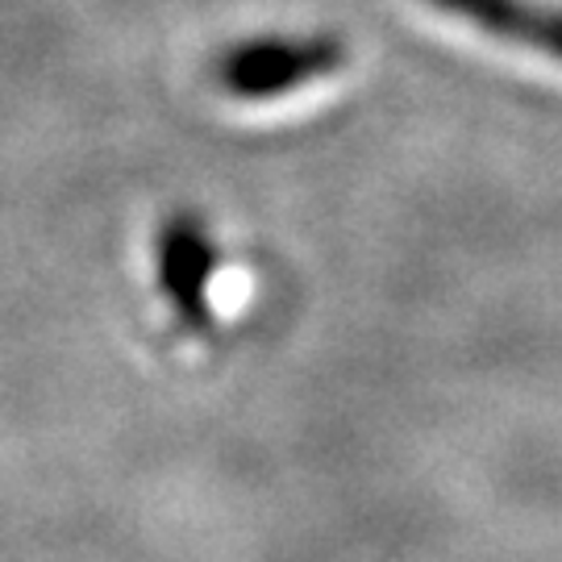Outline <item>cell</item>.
Wrapping results in <instances>:
<instances>
[{
    "mask_svg": "<svg viewBox=\"0 0 562 562\" xmlns=\"http://www.w3.org/2000/svg\"><path fill=\"white\" fill-rule=\"evenodd\" d=\"M350 46L338 34H255L213 59V83L234 101H280L338 76Z\"/></svg>",
    "mask_w": 562,
    "mask_h": 562,
    "instance_id": "1",
    "label": "cell"
},
{
    "mask_svg": "<svg viewBox=\"0 0 562 562\" xmlns=\"http://www.w3.org/2000/svg\"><path fill=\"white\" fill-rule=\"evenodd\" d=\"M217 241L209 225L196 213H171L155 234V271H159V292L167 296L171 313L180 317L183 329H209L213 325V304H209V283L217 276Z\"/></svg>",
    "mask_w": 562,
    "mask_h": 562,
    "instance_id": "2",
    "label": "cell"
},
{
    "mask_svg": "<svg viewBox=\"0 0 562 562\" xmlns=\"http://www.w3.org/2000/svg\"><path fill=\"white\" fill-rule=\"evenodd\" d=\"M450 21H462L487 38L521 46L562 67V4L554 0H425Z\"/></svg>",
    "mask_w": 562,
    "mask_h": 562,
    "instance_id": "3",
    "label": "cell"
}]
</instances>
